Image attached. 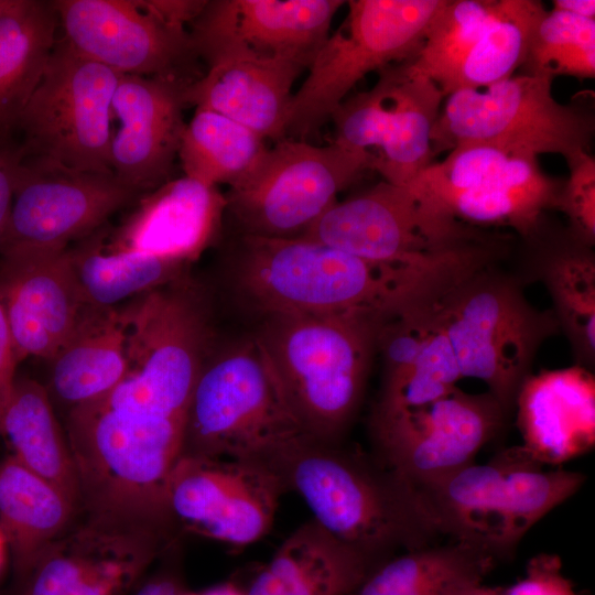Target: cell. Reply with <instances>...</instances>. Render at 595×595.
<instances>
[{
    "instance_id": "1",
    "label": "cell",
    "mask_w": 595,
    "mask_h": 595,
    "mask_svg": "<svg viewBox=\"0 0 595 595\" xmlns=\"http://www.w3.org/2000/svg\"><path fill=\"white\" fill-rule=\"evenodd\" d=\"M468 269L462 252L385 264L302 237L241 235L232 273L240 295L263 316L363 311L389 318L436 300Z\"/></svg>"
},
{
    "instance_id": "2",
    "label": "cell",
    "mask_w": 595,
    "mask_h": 595,
    "mask_svg": "<svg viewBox=\"0 0 595 595\" xmlns=\"http://www.w3.org/2000/svg\"><path fill=\"white\" fill-rule=\"evenodd\" d=\"M266 464L312 518L378 563L442 536L420 490L368 455L300 436Z\"/></svg>"
},
{
    "instance_id": "3",
    "label": "cell",
    "mask_w": 595,
    "mask_h": 595,
    "mask_svg": "<svg viewBox=\"0 0 595 595\" xmlns=\"http://www.w3.org/2000/svg\"><path fill=\"white\" fill-rule=\"evenodd\" d=\"M263 318L253 338L302 432L340 443L361 402L388 317L355 311Z\"/></svg>"
},
{
    "instance_id": "4",
    "label": "cell",
    "mask_w": 595,
    "mask_h": 595,
    "mask_svg": "<svg viewBox=\"0 0 595 595\" xmlns=\"http://www.w3.org/2000/svg\"><path fill=\"white\" fill-rule=\"evenodd\" d=\"M435 313L463 378L485 382L507 412L531 375L539 348L560 331L552 310L531 305L518 281L490 264L443 293Z\"/></svg>"
},
{
    "instance_id": "5",
    "label": "cell",
    "mask_w": 595,
    "mask_h": 595,
    "mask_svg": "<svg viewBox=\"0 0 595 595\" xmlns=\"http://www.w3.org/2000/svg\"><path fill=\"white\" fill-rule=\"evenodd\" d=\"M128 371L108 401L186 416L195 383L213 354L208 304L185 275L118 306Z\"/></svg>"
},
{
    "instance_id": "6",
    "label": "cell",
    "mask_w": 595,
    "mask_h": 595,
    "mask_svg": "<svg viewBox=\"0 0 595 595\" xmlns=\"http://www.w3.org/2000/svg\"><path fill=\"white\" fill-rule=\"evenodd\" d=\"M303 435L253 337L213 351L191 397L182 455L266 463Z\"/></svg>"
},
{
    "instance_id": "7",
    "label": "cell",
    "mask_w": 595,
    "mask_h": 595,
    "mask_svg": "<svg viewBox=\"0 0 595 595\" xmlns=\"http://www.w3.org/2000/svg\"><path fill=\"white\" fill-rule=\"evenodd\" d=\"M444 0H350L291 97L285 138L305 141L368 73L413 58Z\"/></svg>"
},
{
    "instance_id": "8",
    "label": "cell",
    "mask_w": 595,
    "mask_h": 595,
    "mask_svg": "<svg viewBox=\"0 0 595 595\" xmlns=\"http://www.w3.org/2000/svg\"><path fill=\"white\" fill-rule=\"evenodd\" d=\"M553 79L522 74L482 89L447 95L432 132L433 153L466 143H488L538 156L567 160L588 151L594 116L552 95Z\"/></svg>"
},
{
    "instance_id": "9",
    "label": "cell",
    "mask_w": 595,
    "mask_h": 595,
    "mask_svg": "<svg viewBox=\"0 0 595 595\" xmlns=\"http://www.w3.org/2000/svg\"><path fill=\"white\" fill-rule=\"evenodd\" d=\"M374 165L375 155L368 151L285 138L229 187L226 213L241 235L299 238Z\"/></svg>"
},
{
    "instance_id": "10",
    "label": "cell",
    "mask_w": 595,
    "mask_h": 595,
    "mask_svg": "<svg viewBox=\"0 0 595 595\" xmlns=\"http://www.w3.org/2000/svg\"><path fill=\"white\" fill-rule=\"evenodd\" d=\"M121 76L57 40L18 122L24 155L78 171L112 173V98Z\"/></svg>"
},
{
    "instance_id": "11",
    "label": "cell",
    "mask_w": 595,
    "mask_h": 595,
    "mask_svg": "<svg viewBox=\"0 0 595 595\" xmlns=\"http://www.w3.org/2000/svg\"><path fill=\"white\" fill-rule=\"evenodd\" d=\"M484 236L431 210L409 187L382 181L337 201L301 237L370 262L416 264Z\"/></svg>"
},
{
    "instance_id": "12",
    "label": "cell",
    "mask_w": 595,
    "mask_h": 595,
    "mask_svg": "<svg viewBox=\"0 0 595 595\" xmlns=\"http://www.w3.org/2000/svg\"><path fill=\"white\" fill-rule=\"evenodd\" d=\"M140 196L112 173L78 171L23 153L0 232V252L66 249L101 229L113 214Z\"/></svg>"
},
{
    "instance_id": "13",
    "label": "cell",
    "mask_w": 595,
    "mask_h": 595,
    "mask_svg": "<svg viewBox=\"0 0 595 595\" xmlns=\"http://www.w3.org/2000/svg\"><path fill=\"white\" fill-rule=\"evenodd\" d=\"M376 85L344 100L333 112L334 142L355 150H380L374 170L383 181L408 186L430 164L432 132L443 93L405 62L381 71Z\"/></svg>"
},
{
    "instance_id": "14",
    "label": "cell",
    "mask_w": 595,
    "mask_h": 595,
    "mask_svg": "<svg viewBox=\"0 0 595 595\" xmlns=\"http://www.w3.org/2000/svg\"><path fill=\"white\" fill-rule=\"evenodd\" d=\"M286 493L266 463L181 455L165 488L172 526L234 548L263 538Z\"/></svg>"
},
{
    "instance_id": "15",
    "label": "cell",
    "mask_w": 595,
    "mask_h": 595,
    "mask_svg": "<svg viewBox=\"0 0 595 595\" xmlns=\"http://www.w3.org/2000/svg\"><path fill=\"white\" fill-rule=\"evenodd\" d=\"M507 413L488 391L456 388L419 409L372 415L371 431L382 463L420 488L475 463Z\"/></svg>"
},
{
    "instance_id": "16",
    "label": "cell",
    "mask_w": 595,
    "mask_h": 595,
    "mask_svg": "<svg viewBox=\"0 0 595 595\" xmlns=\"http://www.w3.org/2000/svg\"><path fill=\"white\" fill-rule=\"evenodd\" d=\"M171 543L165 529L86 516L48 545L12 595H128Z\"/></svg>"
},
{
    "instance_id": "17",
    "label": "cell",
    "mask_w": 595,
    "mask_h": 595,
    "mask_svg": "<svg viewBox=\"0 0 595 595\" xmlns=\"http://www.w3.org/2000/svg\"><path fill=\"white\" fill-rule=\"evenodd\" d=\"M66 44L122 75L192 84L197 54L190 32L171 26L139 0H55Z\"/></svg>"
},
{
    "instance_id": "18",
    "label": "cell",
    "mask_w": 595,
    "mask_h": 595,
    "mask_svg": "<svg viewBox=\"0 0 595 595\" xmlns=\"http://www.w3.org/2000/svg\"><path fill=\"white\" fill-rule=\"evenodd\" d=\"M0 300L19 363L50 361L89 307L73 277L68 248L0 252Z\"/></svg>"
},
{
    "instance_id": "19",
    "label": "cell",
    "mask_w": 595,
    "mask_h": 595,
    "mask_svg": "<svg viewBox=\"0 0 595 595\" xmlns=\"http://www.w3.org/2000/svg\"><path fill=\"white\" fill-rule=\"evenodd\" d=\"M340 0L206 1L191 23L198 54L232 44L261 57L296 62L306 69L329 35Z\"/></svg>"
},
{
    "instance_id": "20",
    "label": "cell",
    "mask_w": 595,
    "mask_h": 595,
    "mask_svg": "<svg viewBox=\"0 0 595 595\" xmlns=\"http://www.w3.org/2000/svg\"><path fill=\"white\" fill-rule=\"evenodd\" d=\"M190 84L122 75L112 98L120 121L110 143V170L143 195L172 178L185 129L184 93Z\"/></svg>"
},
{
    "instance_id": "21",
    "label": "cell",
    "mask_w": 595,
    "mask_h": 595,
    "mask_svg": "<svg viewBox=\"0 0 595 595\" xmlns=\"http://www.w3.org/2000/svg\"><path fill=\"white\" fill-rule=\"evenodd\" d=\"M226 206L218 187L185 175L171 178L137 199L104 250L192 263L217 239Z\"/></svg>"
},
{
    "instance_id": "22",
    "label": "cell",
    "mask_w": 595,
    "mask_h": 595,
    "mask_svg": "<svg viewBox=\"0 0 595 595\" xmlns=\"http://www.w3.org/2000/svg\"><path fill=\"white\" fill-rule=\"evenodd\" d=\"M205 74L184 93L186 105L220 113L262 139H285L292 87L306 68L293 61L261 57L236 45L203 58Z\"/></svg>"
},
{
    "instance_id": "23",
    "label": "cell",
    "mask_w": 595,
    "mask_h": 595,
    "mask_svg": "<svg viewBox=\"0 0 595 595\" xmlns=\"http://www.w3.org/2000/svg\"><path fill=\"white\" fill-rule=\"evenodd\" d=\"M523 447L542 465H560L595 444V379L578 365L530 375L515 401Z\"/></svg>"
},
{
    "instance_id": "24",
    "label": "cell",
    "mask_w": 595,
    "mask_h": 595,
    "mask_svg": "<svg viewBox=\"0 0 595 595\" xmlns=\"http://www.w3.org/2000/svg\"><path fill=\"white\" fill-rule=\"evenodd\" d=\"M380 563L313 518L280 544L245 595H350Z\"/></svg>"
},
{
    "instance_id": "25",
    "label": "cell",
    "mask_w": 595,
    "mask_h": 595,
    "mask_svg": "<svg viewBox=\"0 0 595 595\" xmlns=\"http://www.w3.org/2000/svg\"><path fill=\"white\" fill-rule=\"evenodd\" d=\"M562 182L545 175L533 154L516 155L501 169L442 201L440 215L470 226H508L524 240L544 227L545 212L555 208Z\"/></svg>"
},
{
    "instance_id": "26",
    "label": "cell",
    "mask_w": 595,
    "mask_h": 595,
    "mask_svg": "<svg viewBox=\"0 0 595 595\" xmlns=\"http://www.w3.org/2000/svg\"><path fill=\"white\" fill-rule=\"evenodd\" d=\"M48 363L50 382L45 388L51 399L68 411L115 389L128 371L119 307H88L74 333Z\"/></svg>"
},
{
    "instance_id": "27",
    "label": "cell",
    "mask_w": 595,
    "mask_h": 595,
    "mask_svg": "<svg viewBox=\"0 0 595 595\" xmlns=\"http://www.w3.org/2000/svg\"><path fill=\"white\" fill-rule=\"evenodd\" d=\"M77 512L65 495L13 455L0 463V531L12 556L15 585L72 527Z\"/></svg>"
},
{
    "instance_id": "28",
    "label": "cell",
    "mask_w": 595,
    "mask_h": 595,
    "mask_svg": "<svg viewBox=\"0 0 595 595\" xmlns=\"http://www.w3.org/2000/svg\"><path fill=\"white\" fill-rule=\"evenodd\" d=\"M528 242L537 248L534 268L553 301V313L571 343L576 365L595 360V256L567 228L548 238L545 225Z\"/></svg>"
},
{
    "instance_id": "29",
    "label": "cell",
    "mask_w": 595,
    "mask_h": 595,
    "mask_svg": "<svg viewBox=\"0 0 595 595\" xmlns=\"http://www.w3.org/2000/svg\"><path fill=\"white\" fill-rule=\"evenodd\" d=\"M53 1L13 0L0 17V137L18 128L56 45Z\"/></svg>"
},
{
    "instance_id": "30",
    "label": "cell",
    "mask_w": 595,
    "mask_h": 595,
    "mask_svg": "<svg viewBox=\"0 0 595 595\" xmlns=\"http://www.w3.org/2000/svg\"><path fill=\"white\" fill-rule=\"evenodd\" d=\"M495 562L487 549L470 542L433 543L380 563L350 595H465Z\"/></svg>"
},
{
    "instance_id": "31",
    "label": "cell",
    "mask_w": 595,
    "mask_h": 595,
    "mask_svg": "<svg viewBox=\"0 0 595 595\" xmlns=\"http://www.w3.org/2000/svg\"><path fill=\"white\" fill-rule=\"evenodd\" d=\"M0 434L9 440L12 455L20 463L56 487L82 510L74 458L45 386L31 378L17 377Z\"/></svg>"
},
{
    "instance_id": "32",
    "label": "cell",
    "mask_w": 595,
    "mask_h": 595,
    "mask_svg": "<svg viewBox=\"0 0 595 595\" xmlns=\"http://www.w3.org/2000/svg\"><path fill=\"white\" fill-rule=\"evenodd\" d=\"M520 452L521 445L508 447L485 464L473 463L418 488L441 534L480 545L493 554L490 543L499 491Z\"/></svg>"
},
{
    "instance_id": "33",
    "label": "cell",
    "mask_w": 595,
    "mask_h": 595,
    "mask_svg": "<svg viewBox=\"0 0 595 595\" xmlns=\"http://www.w3.org/2000/svg\"><path fill=\"white\" fill-rule=\"evenodd\" d=\"M105 229L68 247L73 277L84 303L112 309L126 300L187 275L191 263L132 252H106Z\"/></svg>"
},
{
    "instance_id": "34",
    "label": "cell",
    "mask_w": 595,
    "mask_h": 595,
    "mask_svg": "<svg viewBox=\"0 0 595 595\" xmlns=\"http://www.w3.org/2000/svg\"><path fill=\"white\" fill-rule=\"evenodd\" d=\"M583 473L544 470L522 445L519 457L501 485L491 538L496 559L510 555L529 529L584 484Z\"/></svg>"
},
{
    "instance_id": "35",
    "label": "cell",
    "mask_w": 595,
    "mask_h": 595,
    "mask_svg": "<svg viewBox=\"0 0 595 595\" xmlns=\"http://www.w3.org/2000/svg\"><path fill=\"white\" fill-rule=\"evenodd\" d=\"M268 150L266 140L215 111L195 108L177 159L184 175L206 185L229 187L247 177Z\"/></svg>"
},
{
    "instance_id": "36",
    "label": "cell",
    "mask_w": 595,
    "mask_h": 595,
    "mask_svg": "<svg viewBox=\"0 0 595 595\" xmlns=\"http://www.w3.org/2000/svg\"><path fill=\"white\" fill-rule=\"evenodd\" d=\"M545 11L537 0H496L488 23L445 95L459 89L486 88L511 77L523 65L534 30Z\"/></svg>"
},
{
    "instance_id": "37",
    "label": "cell",
    "mask_w": 595,
    "mask_h": 595,
    "mask_svg": "<svg viewBox=\"0 0 595 595\" xmlns=\"http://www.w3.org/2000/svg\"><path fill=\"white\" fill-rule=\"evenodd\" d=\"M496 0H444L408 69L434 82L445 95L463 60L488 23Z\"/></svg>"
},
{
    "instance_id": "38",
    "label": "cell",
    "mask_w": 595,
    "mask_h": 595,
    "mask_svg": "<svg viewBox=\"0 0 595 595\" xmlns=\"http://www.w3.org/2000/svg\"><path fill=\"white\" fill-rule=\"evenodd\" d=\"M524 74L593 78L595 19L562 11H545L539 21L522 65Z\"/></svg>"
},
{
    "instance_id": "39",
    "label": "cell",
    "mask_w": 595,
    "mask_h": 595,
    "mask_svg": "<svg viewBox=\"0 0 595 595\" xmlns=\"http://www.w3.org/2000/svg\"><path fill=\"white\" fill-rule=\"evenodd\" d=\"M435 327L404 374L382 388L372 415H390L429 405L452 393L463 376L452 346L441 328Z\"/></svg>"
},
{
    "instance_id": "40",
    "label": "cell",
    "mask_w": 595,
    "mask_h": 595,
    "mask_svg": "<svg viewBox=\"0 0 595 595\" xmlns=\"http://www.w3.org/2000/svg\"><path fill=\"white\" fill-rule=\"evenodd\" d=\"M570 170L562 183L555 209L569 219L567 230L583 244L595 242V160L588 151L566 161Z\"/></svg>"
},
{
    "instance_id": "41",
    "label": "cell",
    "mask_w": 595,
    "mask_h": 595,
    "mask_svg": "<svg viewBox=\"0 0 595 595\" xmlns=\"http://www.w3.org/2000/svg\"><path fill=\"white\" fill-rule=\"evenodd\" d=\"M505 595H578L573 583L562 573L559 555L540 553L532 556L526 575L505 591Z\"/></svg>"
},
{
    "instance_id": "42",
    "label": "cell",
    "mask_w": 595,
    "mask_h": 595,
    "mask_svg": "<svg viewBox=\"0 0 595 595\" xmlns=\"http://www.w3.org/2000/svg\"><path fill=\"white\" fill-rule=\"evenodd\" d=\"M18 364L19 360L0 300V432L3 414L14 390Z\"/></svg>"
},
{
    "instance_id": "43",
    "label": "cell",
    "mask_w": 595,
    "mask_h": 595,
    "mask_svg": "<svg viewBox=\"0 0 595 595\" xmlns=\"http://www.w3.org/2000/svg\"><path fill=\"white\" fill-rule=\"evenodd\" d=\"M22 158L21 145L13 144L9 137H0V232L10 212L17 172Z\"/></svg>"
},
{
    "instance_id": "44",
    "label": "cell",
    "mask_w": 595,
    "mask_h": 595,
    "mask_svg": "<svg viewBox=\"0 0 595 595\" xmlns=\"http://www.w3.org/2000/svg\"><path fill=\"white\" fill-rule=\"evenodd\" d=\"M141 3L164 23L186 29V24L192 23L201 13L206 1L150 0L141 1Z\"/></svg>"
},
{
    "instance_id": "45",
    "label": "cell",
    "mask_w": 595,
    "mask_h": 595,
    "mask_svg": "<svg viewBox=\"0 0 595 595\" xmlns=\"http://www.w3.org/2000/svg\"><path fill=\"white\" fill-rule=\"evenodd\" d=\"M181 573L174 564L161 567L147 581L139 584L132 595H185Z\"/></svg>"
},
{
    "instance_id": "46",
    "label": "cell",
    "mask_w": 595,
    "mask_h": 595,
    "mask_svg": "<svg viewBox=\"0 0 595 595\" xmlns=\"http://www.w3.org/2000/svg\"><path fill=\"white\" fill-rule=\"evenodd\" d=\"M552 3L553 10L581 18L595 19L594 0H554Z\"/></svg>"
},
{
    "instance_id": "47",
    "label": "cell",
    "mask_w": 595,
    "mask_h": 595,
    "mask_svg": "<svg viewBox=\"0 0 595 595\" xmlns=\"http://www.w3.org/2000/svg\"><path fill=\"white\" fill-rule=\"evenodd\" d=\"M185 595H245V592L235 583L228 582L215 585L202 592L187 591Z\"/></svg>"
},
{
    "instance_id": "48",
    "label": "cell",
    "mask_w": 595,
    "mask_h": 595,
    "mask_svg": "<svg viewBox=\"0 0 595 595\" xmlns=\"http://www.w3.org/2000/svg\"><path fill=\"white\" fill-rule=\"evenodd\" d=\"M465 595H505V591L498 589V588H493V587H487V586H484V585L480 584V585L474 587L473 589H470Z\"/></svg>"
},
{
    "instance_id": "49",
    "label": "cell",
    "mask_w": 595,
    "mask_h": 595,
    "mask_svg": "<svg viewBox=\"0 0 595 595\" xmlns=\"http://www.w3.org/2000/svg\"><path fill=\"white\" fill-rule=\"evenodd\" d=\"M13 0H0V17L9 10L12 6Z\"/></svg>"
},
{
    "instance_id": "50",
    "label": "cell",
    "mask_w": 595,
    "mask_h": 595,
    "mask_svg": "<svg viewBox=\"0 0 595 595\" xmlns=\"http://www.w3.org/2000/svg\"><path fill=\"white\" fill-rule=\"evenodd\" d=\"M4 547H6V542H4L3 536H2V533L0 531V566H1L2 561H3Z\"/></svg>"
}]
</instances>
